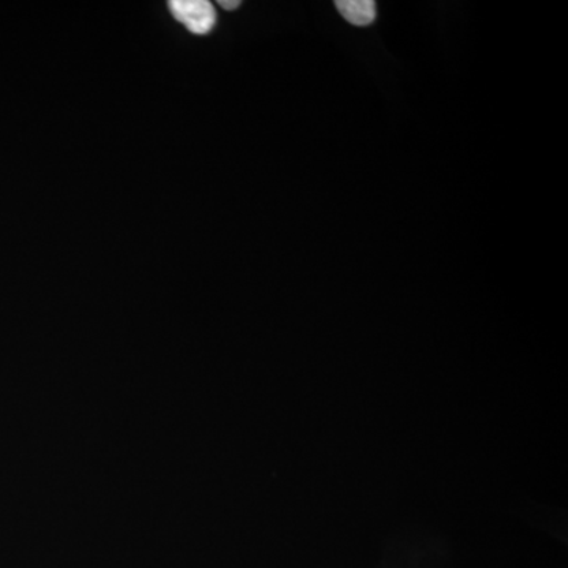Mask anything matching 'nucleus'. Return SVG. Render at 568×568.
<instances>
[{
  "instance_id": "3",
  "label": "nucleus",
  "mask_w": 568,
  "mask_h": 568,
  "mask_svg": "<svg viewBox=\"0 0 568 568\" xmlns=\"http://www.w3.org/2000/svg\"><path fill=\"white\" fill-rule=\"evenodd\" d=\"M220 7H223L224 10H235L239 6H241V2L239 0H234V2H226V0H220Z\"/></svg>"
},
{
  "instance_id": "1",
  "label": "nucleus",
  "mask_w": 568,
  "mask_h": 568,
  "mask_svg": "<svg viewBox=\"0 0 568 568\" xmlns=\"http://www.w3.org/2000/svg\"><path fill=\"white\" fill-rule=\"evenodd\" d=\"M170 10L175 20L197 36H204L215 28V7L207 0H173Z\"/></svg>"
},
{
  "instance_id": "2",
  "label": "nucleus",
  "mask_w": 568,
  "mask_h": 568,
  "mask_svg": "<svg viewBox=\"0 0 568 568\" xmlns=\"http://www.w3.org/2000/svg\"><path fill=\"white\" fill-rule=\"evenodd\" d=\"M336 9L351 24L364 28L372 24L376 18V3L372 0H338Z\"/></svg>"
}]
</instances>
